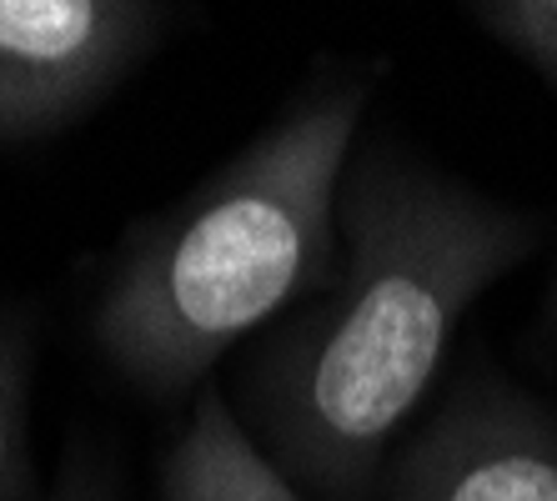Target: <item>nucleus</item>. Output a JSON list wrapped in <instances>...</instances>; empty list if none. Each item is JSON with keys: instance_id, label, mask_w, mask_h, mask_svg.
Returning <instances> with one entry per match:
<instances>
[{"instance_id": "0eeeda50", "label": "nucleus", "mask_w": 557, "mask_h": 501, "mask_svg": "<svg viewBox=\"0 0 557 501\" xmlns=\"http://www.w3.org/2000/svg\"><path fill=\"white\" fill-rule=\"evenodd\" d=\"M478 15L507 51H518L557 86V0H497Z\"/></svg>"}, {"instance_id": "7ed1b4c3", "label": "nucleus", "mask_w": 557, "mask_h": 501, "mask_svg": "<svg viewBox=\"0 0 557 501\" xmlns=\"http://www.w3.org/2000/svg\"><path fill=\"white\" fill-rule=\"evenodd\" d=\"M166 11L141 0H0V146L81 121L146 55Z\"/></svg>"}, {"instance_id": "f257e3e1", "label": "nucleus", "mask_w": 557, "mask_h": 501, "mask_svg": "<svg viewBox=\"0 0 557 501\" xmlns=\"http://www.w3.org/2000/svg\"><path fill=\"white\" fill-rule=\"evenodd\" d=\"M342 281L247 366L257 447L297 491L367 501L467 306L532 251L512 206L372 146L337 201Z\"/></svg>"}, {"instance_id": "f03ea898", "label": "nucleus", "mask_w": 557, "mask_h": 501, "mask_svg": "<svg viewBox=\"0 0 557 501\" xmlns=\"http://www.w3.org/2000/svg\"><path fill=\"white\" fill-rule=\"evenodd\" d=\"M362 105L351 86L307 96L131 241L91 322L101 356L131 386L186 397L332 271Z\"/></svg>"}, {"instance_id": "423d86ee", "label": "nucleus", "mask_w": 557, "mask_h": 501, "mask_svg": "<svg viewBox=\"0 0 557 501\" xmlns=\"http://www.w3.org/2000/svg\"><path fill=\"white\" fill-rule=\"evenodd\" d=\"M30 372H36V326H30V311L0 306V501H36Z\"/></svg>"}, {"instance_id": "20e7f679", "label": "nucleus", "mask_w": 557, "mask_h": 501, "mask_svg": "<svg viewBox=\"0 0 557 501\" xmlns=\"http://www.w3.org/2000/svg\"><path fill=\"white\" fill-rule=\"evenodd\" d=\"M392 501H557V422L503 381L462 386L407 441Z\"/></svg>"}, {"instance_id": "6e6552de", "label": "nucleus", "mask_w": 557, "mask_h": 501, "mask_svg": "<svg viewBox=\"0 0 557 501\" xmlns=\"http://www.w3.org/2000/svg\"><path fill=\"white\" fill-rule=\"evenodd\" d=\"M40 501H121V487H116V476H111V462L81 447L65 456L55 487Z\"/></svg>"}, {"instance_id": "39448f33", "label": "nucleus", "mask_w": 557, "mask_h": 501, "mask_svg": "<svg viewBox=\"0 0 557 501\" xmlns=\"http://www.w3.org/2000/svg\"><path fill=\"white\" fill-rule=\"evenodd\" d=\"M161 497L166 501H307L257 447L242 416L216 397L196 401V416L176 437L161 466Z\"/></svg>"}]
</instances>
